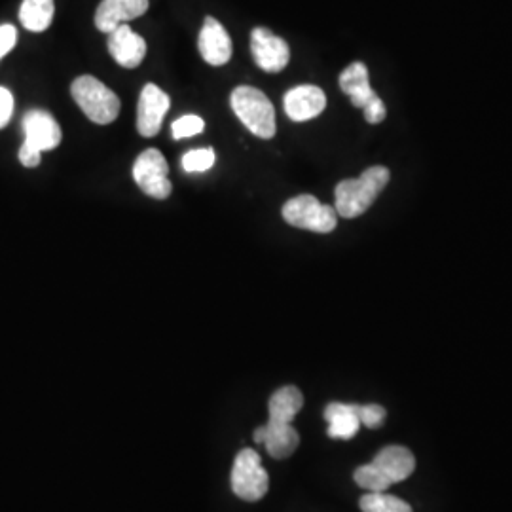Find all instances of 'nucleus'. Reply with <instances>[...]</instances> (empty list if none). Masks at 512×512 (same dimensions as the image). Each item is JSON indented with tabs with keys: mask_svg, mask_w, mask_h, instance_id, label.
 Here are the masks:
<instances>
[{
	"mask_svg": "<svg viewBox=\"0 0 512 512\" xmlns=\"http://www.w3.org/2000/svg\"><path fill=\"white\" fill-rule=\"evenodd\" d=\"M385 416H387V412L380 404L361 406V423L368 429H380L384 425Z\"/></svg>",
	"mask_w": 512,
	"mask_h": 512,
	"instance_id": "obj_22",
	"label": "nucleus"
},
{
	"mask_svg": "<svg viewBox=\"0 0 512 512\" xmlns=\"http://www.w3.org/2000/svg\"><path fill=\"white\" fill-rule=\"evenodd\" d=\"M251 52L256 65L266 73H281L291 59L289 44L266 27H256L251 33Z\"/></svg>",
	"mask_w": 512,
	"mask_h": 512,
	"instance_id": "obj_9",
	"label": "nucleus"
},
{
	"mask_svg": "<svg viewBox=\"0 0 512 512\" xmlns=\"http://www.w3.org/2000/svg\"><path fill=\"white\" fill-rule=\"evenodd\" d=\"M340 88H342V92L351 97L353 107L363 109L368 124L384 122L387 109H385L384 101L370 86V76H368L365 63L357 61V63H351L349 67H346L344 73L340 74Z\"/></svg>",
	"mask_w": 512,
	"mask_h": 512,
	"instance_id": "obj_6",
	"label": "nucleus"
},
{
	"mask_svg": "<svg viewBox=\"0 0 512 512\" xmlns=\"http://www.w3.org/2000/svg\"><path fill=\"white\" fill-rule=\"evenodd\" d=\"M76 105L99 126L112 124L120 114V99L93 76H78L71 86Z\"/></svg>",
	"mask_w": 512,
	"mask_h": 512,
	"instance_id": "obj_4",
	"label": "nucleus"
},
{
	"mask_svg": "<svg viewBox=\"0 0 512 512\" xmlns=\"http://www.w3.org/2000/svg\"><path fill=\"white\" fill-rule=\"evenodd\" d=\"M359 507L363 512H414L401 497L387 492H366L359 501Z\"/></svg>",
	"mask_w": 512,
	"mask_h": 512,
	"instance_id": "obj_19",
	"label": "nucleus"
},
{
	"mask_svg": "<svg viewBox=\"0 0 512 512\" xmlns=\"http://www.w3.org/2000/svg\"><path fill=\"white\" fill-rule=\"evenodd\" d=\"M232 110L236 112L243 126L260 139H272L275 135V109L266 93L239 86L230 97Z\"/></svg>",
	"mask_w": 512,
	"mask_h": 512,
	"instance_id": "obj_3",
	"label": "nucleus"
},
{
	"mask_svg": "<svg viewBox=\"0 0 512 512\" xmlns=\"http://www.w3.org/2000/svg\"><path fill=\"white\" fill-rule=\"evenodd\" d=\"M12 112H14V97L10 90L0 88V129L8 126Z\"/></svg>",
	"mask_w": 512,
	"mask_h": 512,
	"instance_id": "obj_24",
	"label": "nucleus"
},
{
	"mask_svg": "<svg viewBox=\"0 0 512 512\" xmlns=\"http://www.w3.org/2000/svg\"><path fill=\"white\" fill-rule=\"evenodd\" d=\"M266 452L274 459H285L293 456L300 444V435L294 429L293 423L272 421L264 425V442Z\"/></svg>",
	"mask_w": 512,
	"mask_h": 512,
	"instance_id": "obj_17",
	"label": "nucleus"
},
{
	"mask_svg": "<svg viewBox=\"0 0 512 512\" xmlns=\"http://www.w3.org/2000/svg\"><path fill=\"white\" fill-rule=\"evenodd\" d=\"M18 42V31L14 25H0V59L12 52Z\"/></svg>",
	"mask_w": 512,
	"mask_h": 512,
	"instance_id": "obj_23",
	"label": "nucleus"
},
{
	"mask_svg": "<svg viewBox=\"0 0 512 512\" xmlns=\"http://www.w3.org/2000/svg\"><path fill=\"white\" fill-rule=\"evenodd\" d=\"M283 219L287 224L315 234H330L338 224V213L332 205L319 202L311 194H302L285 202Z\"/></svg>",
	"mask_w": 512,
	"mask_h": 512,
	"instance_id": "obj_5",
	"label": "nucleus"
},
{
	"mask_svg": "<svg viewBox=\"0 0 512 512\" xmlns=\"http://www.w3.org/2000/svg\"><path fill=\"white\" fill-rule=\"evenodd\" d=\"M416 458L404 446H385L370 463L361 465L353 478L366 492H387L414 473Z\"/></svg>",
	"mask_w": 512,
	"mask_h": 512,
	"instance_id": "obj_1",
	"label": "nucleus"
},
{
	"mask_svg": "<svg viewBox=\"0 0 512 512\" xmlns=\"http://www.w3.org/2000/svg\"><path fill=\"white\" fill-rule=\"evenodd\" d=\"M169 165L164 154L156 148H148L139 154L133 165V179L137 186L156 200H165L171 196V181H169Z\"/></svg>",
	"mask_w": 512,
	"mask_h": 512,
	"instance_id": "obj_8",
	"label": "nucleus"
},
{
	"mask_svg": "<svg viewBox=\"0 0 512 512\" xmlns=\"http://www.w3.org/2000/svg\"><path fill=\"white\" fill-rule=\"evenodd\" d=\"M391 179V171L384 165L368 167L359 179H346L336 186L334 209L344 219L361 217L376 202Z\"/></svg>",
	"mask_w": 512,
	"mask_h": 512,
	"instance_id": "obj_2",
	"label": "nucleus"
},
{
	"mask_svg": "<svg viewBox=\"0 0 512 512\" xmlns=\"http://www.w3.org/2000/svg\"><path fill=\"white\" fill-rule=\"evenodd\" d=\"M40 156H42V152L37 150V148L29 147L27 143H23L21 148H19V162H21V165H25V167H37V165H40Z\"/></svg>",
	"mask_w": 512,
	"mask_h": 512,
	"instance_id": "obj_25",
	"label": "nucleus"
},
{
	"mask_svg": "<svg viewBox=\"0 0 512 512\" xmlns=\"http://www.w3.org/2000/svg\"><path fill=\"white\" fill-rule=\"evenodd\" d=\"M198 48H200L203 61H207L213 67H222L232 57V38L222 27L220 21L209 16V18L203 19Z\"/></svg>",
	"mask_w": 512,
	"mask_h": 512,
	"instance_id": "obj_13",
	"label": "nucleus"
},
{
	"mask_svg": "<svg viewBox=\"0 0 512 512\" xmlns=\"http://www.w3.org/2000/svg\"><path fill=\"white\" fill-rule=\"evenodd\" d=\"M171 99L156 84H147L137 105V129L143 137H154L162 129Z\"/></svg>",
	"mask_w": 512,
	"mask_h": 512,
	"instance_id": "obj_10",
	"label": "nucleus"
},
{
	"mask_svg": "<svg viewBox=\"0 0 512 512\" xmlns=\"http://www.w3.org/2000/svg\"><path fill=\"white\" fill-rule=\"evenodd\" d=\"M148 0H103L95 12V27L101 33H112L116 27L147 14Z\"/></svg>",
	"mask_w": 512,
	"mask_h": 512,
	"instance_id": "obj_15",
	"label": "nucleus"
},
{
	"mask_svg": "<svg viewBox=\"0 0 512 512\" xmlns=\"http://www.w3.org/2000/svg\"><path fill=\"white\" fill-rule=\"evenodd\" d=\"M232 492L243 501H260L270 490V476L262 467V459L258 452L251 448H243L234 459L232 475H230Z\"/></svg>",
	"mask_w": 512,
	"mask_h": 512,
	"instance_id": "obj_7",
	"label": "nucleus"
},
{
	"mask_svg": "<svg viewBox=\"0 0 512 512\" xmlns=\"http://www.w3.org/2000/svg\"><path fill=\"white\" fill-rule=\"evenodd\" d=\"M330 439H353L361 429V404L330 403L325 408Z\"/></svg>",
	"mask_w": 512,
	"mask_h": 512,
	"instance_id": "obj_16",
	"label": "nucleus"
},
{
	"mask_svg": "<svg viewBox=\"0 0 512 512\" xmlns=\"http://www.w3.org/2000/svg\"><path fill=\"white\" fill-rule=\"evenodd\" d=\"M54 0H23L19 8V21L27 31L42 33L54 19Z\"/></svg>",
	"mask_w": 512,
	"mask_h": 512,
	"instance_id": "obj_18",
	"label": "nucleus"
},
{
	"mask_svg": "<svg viewBox=\"0 0 512 512\" xmlns=\"http://www.w3.org/2000/svg\"><path fill=\"white\" fill-rule=\"evenodd\" d=\"M215 150L213 148H198L190 150L183 156V169L186 173H203L215 165Z\"/></svg>",
	"mask_w": 512,
	"mask_h": 512,
	"instance_id": "obj_20",
	"label": "nucleus"
},
{
	"mask_svg": "<svg viewBox=\"0 0 512 512\" xmlns=\"http://www.w3.org/2000/svg\"><path fill=\"white\" fill-rule=\"evenodd\" d=\"M109 52L112 59L124 69H135L143 63L147 55V42L128 23H122L109 33Z\"/></svg>",
	"mask_w": 512,
	"mask_h": 512,
	"instance_id": "obj_12",
	"label": "nucleus"
},
{
	"mask_svg": "<svg viewBox=\"0 0 512 512\" xmlns=\"http://www.w3.org/2000/svg\"><path fill=\"white\" fill-rule=\"evenodd\" d=\"M25 143L40 152L54 150L61 143V128L46 110H29L23 118Z\"/></svg>",
	"mask_w": 512,
	"mask_h": 512,
	"instance_id": "obj_14",
	"label": "nucleus"
},
{
	"mask_svg": "<svg viewBox=\"0 0 512 512\" xmlns=\"http://www.w3.org/2000/svg\"><path fill=\"white\" fill-rule=\"evenodd\" d=\"M283 107L294 122H308L327 109V95L321 88L311 84L296 86L285 93Z\"/></svg>",
	"mask_w": 512,
	"mask_h": 512,
	"instance_id": "obj_11",
	"label": "nucleus"
},
{
	"mask_svg": "<svg viewBox=\"0 0 512 512\" xmlns=\"http://www.w3.org/2000/svg\"><path fill=\"white\" fill-rule=\"evenodd\" d=\"M205 128V122H203L200 116L196 114H186L181 116L177 122H173V137L179 141V139H186V137H194L198 133H202Z\"/></svg>",
	"mask_w": 512,
	"mask_h": 512,
	"instance_id": "obj_21",
	"label": "nucleus"
}]
</instances>
